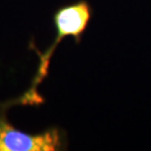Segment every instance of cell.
I'll return each instance as SVG.
<instances>
[{"mask_svg": "<svg viewBox=\"0 0 151 151\" xmlns=\"http://www.w3.org/2000/svg\"><path fill=\"white\" fill-rule=\"evenodd\" d=\"M92 17L91 6L86 1H80L76 4H72L68 6H64L60 8L55 12L54 22L56 27V38L53 45L49 47L45 54H42L37 50V54L40 58V64L38 67V73L35 80L32 82V86L27 92L22 99V102L26 103H38L39 96H38L36 87L43 81L46 76L48 75L49 60L52 58V55L54 53L56 46L60 43L63 38L67 36H72L76 39L77 43H80L82 35L84 34L86 27L88 26V22Z\"/></svg>", "mask_w": 151, "mask_h": 151, "instance_id": "obj_1", "label": "cell"}, {"mask_svg": "<svg viewBox=\"0 0 151 151\" xmlns=\"http://www.w3.org/2000/svg\"><path fill=\"white\" fill-rule=\"evenodd\" d=\"M57 129L39 134H28L11 125L0 115V151H54L63 146Z\"/></svg>", "mask_w": 151, "mask_h": 151, "instance_id": "obj_2", "label": "cell"}]
</instances>
